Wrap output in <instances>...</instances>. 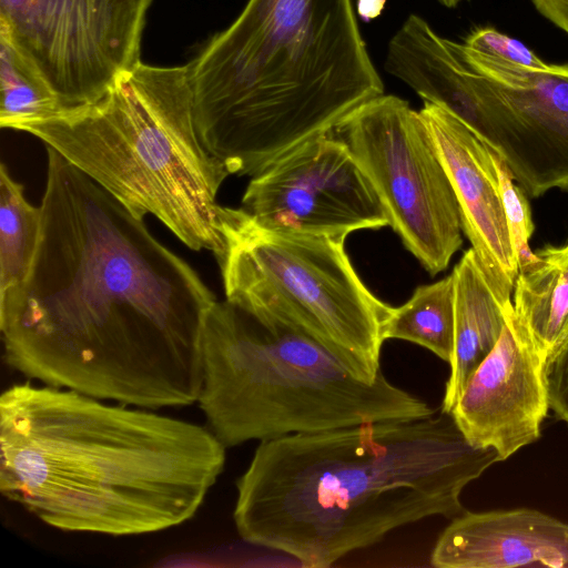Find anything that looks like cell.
<instances>
[{
  "label": "cell",
  "mask_w": 568,
  "mask_h": 568,
  "mask_svg": "<svg viewBox=\"0 0 568 568\" xmlns=\"http://www.w3.org/2000/svg\"><path fill=\"white\" fill-rule=\"evenodd\" d=\"M372 183L390 226L432 275L447 268L463 244L458 202L419 111L381 94L334 131Z\"/></svg>",
  "instance_id": "obj_8"
},
{
  "label": "cell",
  "mask_w": 568,
  "mask_h": 568,
  "mask_svg": "<svg viewBox=\"0 0 568 568\" xmlns=\"http://www.w3.org/2000/svg\"><path fill=\"white\" fill-rule=\"evenodd\" d=\"M497 462L443 412L291 435L260 443L233 519L248 544L329 567L397 528L459 516L466 486Z\"/></svg>",
  "instance_id": "obj_2"
},
{
  "label": "cell",
  "mask_w": 568,
  "mask_h": 568,
  "mask_svg": "<svg viewBox=\"0 0 568 568\" xmlns=\"http://www.w3.org/2000/svg\"><path fill=\"white\" fill-rule=\"evenodd\" d=\"M186 65L197 135L237 175L384 93L352 0H247Z\"/></svg>",
  "instance_id": "obj_4"
},
{
  "label": "cell",
  "mask_w": 568,
  "mask_h": 568,
  "mask_svg": "<svg viewBox=\"0 0 568 568\" xmlns=\"http://www.w3.org/2000/svg\"><path fill=\"white\" fill-rule=\"evenodd\" d=\"M419 113L450 179L463 232L494 292L503 303L510 304L518 263L493 150L443 108L424 102Z\"/></svg>",
  "instance_id": "obj_13"
},
{
  "label": "cell",
  "mask_w": 568,
  "mask_h": 568,
  "mask_svg": "<svg viewBox=\"0 0 568 568\" xmlns=\"http://www.w3.org/2000/svg\"><path fill=\"white\" fill-rule=\"evenodd\" d=\"M133 215L151 214L192 250L222 248L217 192L230 174L202 144L187 65L142 61L95 102L21 125Z\"/></svg>",
  "instance_id": "obj_5"
},
{
  "label": "cell",
  "mask_w": 568,
  "mask_h": 568,
  "mask_svg": "<svg viewBox=\"0 0 568 568\" xmlns=\"http://www.w3.org/2000/svg\"><path fill=\"white\" fill-rule=\"evenodd\" d=\"M549 409L568 424V336L546 357Z\"/></svg>",
  "instance_id": "obj_23"
},
{
  "label": "cell",
  "mask_w": 568,
  "mask_h": 568,
  "mask_svg": "<svg viewBox=\"0 0 568 568\" xmlns=\"http://www.w3.org/2000/svg\"><path fill=\"white\" fill-rule=\"evenodd\" d=\"M384 68L424 102L443 108L497 151L496 95L489 80L470 69L453 41L440 37L423 17L412 13L396 30L386 48Z\"/></svg>",
  "instance_id": "obj_14"
},
{
  "label": "cell",
  "mask_w": 568,
  "mask_h": 568,
  "mask_svg": "<svg viewBox=\"0 0 568 568\" xmlns=\"http://www.w3.org/2000/svg\"><path fill=\"white\" fill-rule=\"evenodd\" d=\"M0 125L17 130L63 110L57 95L9 39L0 34Z\"/></svg>",
  "instance_id": "obj_20"
},
{
  "label": "cell",
  "mask_w": 568,
  "mask_h": 568,
  "mask_svg": "<svg viewBox=\"0 0 568 568\" xmlns=\"http://www.w3.org/2000/svg\"><path fill=\"white\" fill-rule=\"evenodd\" d=\"M454 283V348L440 412L450 414L467 381L497 344L513 303L494 292L475 251L468 248L450 273Z\"/></svg>",
  "instance_id": "obj_16"
},
{
  "label": "cell",
  "mask_w": 568,
  "mask_h": 568,
  "mask_svg": "<svg viewBox=\"0 0 568 568\" xmlns=\"http://www.w3.org/2000/svg\"><path fill=\"white\" fill-rule=\"evenodd\" d=\"M219 223L225 300L266 326L310 337L366 383L383 375L393 306L363 283L345 240L272 230L242 207L221 206Z\"/></svg>",
  "instance_id": "obj_7"
},
{
  "label": "cell",
  "mask_w": 568,
  "mask_h": 568,
  "mask_svg": "<svg viewBox=\"0 0 568 568\" xmlns=\"http://www.w3.org/2000/svg\"><path fill=\"white\" fill-rule=\"evenodd\" d=\"M545 362L511 308L450 412L470 445L495 450L503 462L540 437L549 410Z\"/></svg>",
  "instance_id": "obj_12"
},
{
  "label": "cell",
  "mask_w": 568,
  "mask_h": 568,
  "mask_svg": "<svg viewBox=\"0 0 568 568\" xmlns=\"http://www.w3.org/2000/svg\"><path fill=\"white\" fill-rule=\"evenodd\" d=\"M438 2H440L443 6L447 7V8H455L456 6H458L463 0H437Z\"/></svg>",
  "instance_id": "obj_26"
},
{
  "label": "cell",
  "mask_w": 568,
  "mask_h": 568,
  "mask_svg": "<svg viewBox=\"0 0 568 568\" xmlns=\"http://www.w3.org/2000/svg\"><path fill=\"white\" fill-rule=\"evenodd\" d=\"M535 8L555 26L568 33V0H531Z\"/></svg>",
  "instance_id": "obj_24"
},
{
  "label": "cell",
  "mask_w": 568,
  "mask_h": 568,
  "mask_svg": "<svg viewBox=\"0 0 568 568\" xmlns=\"http://www.w3.org/2000/svg\"><path fill=\"white\" fill-rule=\"evenodd\" d=\"M197 402L225 447L436 414L384 374L366 383L315 341L227 300L206 313Z\"/></svg>",
  "instance_id": "obj_6"
},
{
  "label": "cell",
  "mask_w": 568,
  "mask_h": 568,
  "mask_svg": "<svg viewBox=\"0 0 568 568\" xmlns=\"http://www.w3.org/2000/svg\"><path fill=\"white\" fill-rule=\"evenodd\" d=\"M454 283L452 274L418 286L412 297L393 307L384 328V339H402L427 348L445 362L454 348Z\"/></svg>",
  "instance_id": "obj_18"
},
{
  "label": "cell",
  "mask_w": 568,
  "mask_h": 568,
  "mask_svg": "<svg viewBox=\"0 0 568 568\" xmlns=\"http://www.w3.org/2000/svg\"><path fill=\"white\" fill-rule=\"evenodd\" d=\"M152 0H0V34L63 109L99 100L141 62Z\"/></svg>",
  "instance_id": "obj_9"
},
{
  "label": "cell",
  "mask_w": 568,
  "mask_h": 568,
  "mask_svg": "<svg viewBox=\"0 0 568 568\" xmlns=\"http://www.w3.org/2000/svg\"><path fill=\"white\" fill-rule=\"evenodd\" d=\"M462 45L484 59L500 64L524 69H544L548 65L523 42L489 27L471 31Z\"/></svg>",
  "instance_id": "obj_22"
},
{
  "label": "cell",
  "mask_w": 568,
  "mask_h": 568,
  "mask_svg": "<svg viewBox=\"0 0 568 568\" xmlns=\"http://www.w3.org/2000/svg\"><path fill=\"white\" fill-rule=\"evenodd\" d=\"M36 256L0 302L6 363L30 379L158 409L203 384V329L216 301L143 219L47 148Z\"/></svg>",
  "instance_id": "obj_1"
},
{
  "label": "cell",
  "mask_w": 568,
  "mask_h": 568,
  "mask_svg": "<svg viewBox=\"0 0 568 568\" xmlns=\"http://www.w3.org/2000/svg\"><path fill=\"white\" fill-rule=\"evenodd\" d=\"M493 160L497 170L503 205L517 256L518 272L537 260L529 247L535 225L527 195L516 183L505 161L493 150Z\"/></svg>",
  "instance_id": "obj_21"
},
{
  "label": "cell",
  "mask_w": 568,
  "mask_h": 568,
  "mask_svg": "<svg viewBox=\"0 0 568 568\" xmlns=\"http://www.w3.org/2000/svg\"><path fill=\"white\" fill-rule=\"evenodd\" d=\"M387 0H356V13L364 22L378 18Z\"/></svg>",
  "instance_id": "obj_25"
},
{
  "label": "cell",
  "mask_w": 568,
  "mask_h": 568,
  "mask_svg": "<svg viewBox=\"0 0 568 568\" xmlns=\"http://www.w3.org/2000/svg\"><path fill=\"white\" fill-rule=\"evenodd\" d=\"M437 568L568 567V523L531 508L464 511L438 537Z\"/></svg>",
  "instance_id": "obj_15"
},
{
  "label": "cell",
  "mask_w": 568,
  "mask_h": 568,
  "mask_svg": "<svg viewBox=\"0 0 568 568\" xmlns=\"http://www.w3.org/2000/svg\"><path fill=\"white\" fill-rule=\"evenodd\" d=\"M75 390L0 396V490L64 531L131 536L191 519L225 465L211 429Z\"/></svg>",
  "instance_id": "obj_3"
},
{
  "label": "cell",
  "mask_w": 568,
  "mask_h": 568,
  "mask_svg": "<svg viewBox=\"0 0 568 568\" xmlns=\"http://www.w3.org/2000/svg\"><path fill=\"white\" fill-rule=\"evenodd\" d=\"M535 253L518 272L513 311L547 357L568 336V244Z\"/></svg>",
  "instance_id": "obj_17"
},
{
  "label": "cell",
  "mask_w": 568,
  "mask_h": 568,
  "mask_svg": "<svg viewBox=\"0 0 568 568\" xmlns=\"http://www.w3.org/2000/svg\"><path fill=\"white\" fill-rule=\"evenodd\" d=\"M242 209L272 230L337 240L388 226L372 183L332 134L302 143L253 175Z\"/></svg>",
  "instance_id": "obj_10"
},
{
  "label": "cell",
  "mask_w": 568,
  "mask_h": 568,
  "mask_svg": "<svg viewBox=\"0 0 568 568\" xmlns=\"http://www.w3.org/2000/svg\"><path fill=\"white\" fill-rule=\"evenodd\" d=\"M41 229V207L32 205L24 187L0 166V302L20 286L32 266Z\"/></svg>",
  "instance_id": "obj_19"
},
{
  "label": "cell",
  "mask_w": 568,
  "mask_h": 568,
  "mask_svg": "<svg viewBox=\"0 0 568 568\" xmlns=\"http://www.w3.org/2000/svg\"><path fill=\"white\" fill-rule=\"evenodd\" d=\"M453 45L463 61L487 78L499 100L497 153L527 196L568 190V64L524 69L500 64Z\"/></svg>",
  "instance_id": "obj_11"
}]
</instances>
